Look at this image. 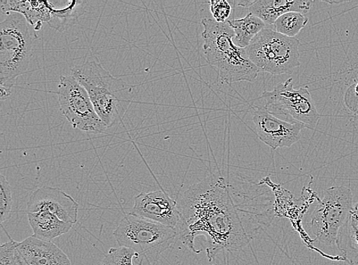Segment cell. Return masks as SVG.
<instances>
[{
    "instance_id": "obj_12",
    "label": "cell",
    "mask_w": 358,
    "mask_h": 265,
    "mask_svg": "<svg viewBox=\"0 0 358 265\" xmlns=\"http://www.w3.org/2000/svg\"><path fill=\"white\" fill-rule=\"evenodd\" d=\"M79 203L64 190L43 186L35 190L27 203V213L48 211L60 220L75 224L78 218Z\"/></svg>"
},
{
    "instance_id": "obj_26",
    "label": "cell",
    "mask_w": 358,
    "mask_h": 265,
    "mask_svg": "<svg viewBox=\"0 0 358 265\" xmlns=\"http://www.w3.org/2000/svg\"><path fill=\"white\" fill-rule=\"evenodd\" d=\"M352 214V216L358 221V202L354 204Z\"/></svg>"
},
{
    "instance_id": "obj_4",
    "label": "cell",
    "mask_w": 358,
    "mask_h": 265,
    "mask_svg": "<svg viewBox=\"0 0 358 265\" xmlns=\"http://www.w3.org/2000/svg\"><path fill=\"white\" fill-rule=\"evenodd\" d=\"M6 15L0 23V85L13 87L29 68L38 35L22 15Z\"/></svg>"
},
{
    "instance_id": "obj_18",
    "label": "cell",
    "mask_w": 358,
    "mask_h": 265,
    "mask_svg": "<svg viewBox=\"0 0 358 265\" xmlns=\"http://www.w3.org/2000/svg\"><path fill=\"white\" fill-rule=\"evenodd\" d=\"M228 22L235 32L233 41L241 48H248L255 37L266 27V24L260 18L251 13H248L244 18L231 20Z\"/></svg>"
},
{
    "instance_id": "obj_9",
    "label": "cell",
    "mask_w": 358,
    "mask_h": 265,
    "mask_svg": "<svg viewBox=\"0 0 358 265\" xmlns=\"http://www.w3.org/2000/svg\"><path fill=\"white\" fill-rule=\"evenodd\" d=\"M61 110L73 128L91 134L108 128L99 117L87 91L73 76H61L57 92Z\"/></svg>"
},
{
    "instance_id": "obj_7",
    "label": "cell",
    "mask_w": 358,
    "mask_h": 265,
    "mask_svg": "<svg viewBox=\"0 0 358 265\" xmlns=\"http://www.w3.org/2000/svg\"><path fill=\"white\" fill-rule=\"evenodd\" d=\"M353 206L351 189L336 186L327 189L310 217V234L315 241L336 245L339 230L351 216Z\"/></svg>"
},
{
    "instance_id": "obj_20",
    "label": "cell",
    "mask_w": 358,
    "mask_h": 265,
    "mask_svg": "<svg viewBox=\"0 0 358 265\" xmlns=\"http://www.w3.org/2000/svg\"><path fill=\"white\" fill-rule=\"evenodd\" d=\"M309 19L304 14L290 12L280 16L273 24L274 30L289 38H295L305 28Z\"/></svg>"
},
{
    "instance_id": "obj_6",
    "label": "cell",
    "mask_w": 358,
    "mask_h": 265,
    "mask_svg": "<svg viewBox=\"0 0 358 265\" xmlns=\"http://www.w3.org/2000/svg\"><path fill=\"white\" fill-rule=\"evenodd\" d=\"M299 41L280 34L275 30L264 29L246 48L250 60L259 72L273 76L290 74L301 66Z\"/></svg>"
},
{
    "instance_id": "obj_3",
    "label": "cell",
    "mask_w": 358,
    "mask_h": 265,
    "mask_svg": "<svg viewBox=\"0 0 358 265\" xmlns=\"http://www.w3.org/2000/svg\"><path fill=\"white\" fill-rule=\"evenodd\" d=\"M203 51L208 64L217 71L222 84L240 81L255 82L259 71L250 60L246 48L235 45V32L228 22L202 20Z\"/></svg>"
},
{
    "instance_id": "obj_25",
    "label": "cell",
    "mask_w": 358,
    "mask_h": 265,
    "mask_svg": "<svg viewBox=\"0 0 358 265\" xmlns=\"http://www.w3.org/2000/svg\"><path fill=\"white\" fill-rule=\"evenodd\" d=\"M11 94V86L0 85V99H1L2 101H6V99L9 97Z\"/></svg>"
},
{
    "instance_id": "obj_2",
    "label": "cell",
    "mask_w": 358,
    "mask_h": 265,
    "mask_svg": "<svg viewBox=\"0 0 358 265\" xmlns=\"http://www.w3.org/2000/svg\"><path fill=\"white\" fill-rule=\"evenodd\" d=\"M71 76L87 91L99 117L108 129L122 120L132 103V85L112 76L96 59L74 66Z\"/></svg>"
},
{
    "instance_id": "obj_24",
    "label": "cell",
    "mask_w": 358,
    "mask_h": 265,
    "mask_svg": "<svg viewBox=\"0 0 358 265\" xmlns=\"http://www.w3.org/2000/svg\"><path fill=\"white\" fill-rule=\"evenodd\" d=\"M210 5V11L215 22L222 23L229 21L232 12V6L226 0H212L208 2Z\"/></svg>"
},
{
    "instance_id": "obj_22",
    "label": "cell",
    "mask_w": 358,
    "mask_h": 265,
    "mask_svg": "<svg viewBox=\"0 0 358 265\" xmlns=\"http://www.w3.org/2000/svg\"><path fill=\"white\" fill-rule=\"evenodd\" d=\"M13 193L11 186L6 178L0 176V220H10L13 209Z\"/></svg>"
},
{
    "instance_id": "obj_10",
    "label": "cell",
    "mask_w": 358,
    "mask_h": 265,
    "mask_svg": "<svg viewBox=\"0 0 358 265\" xmlns=\"http://www.w3.org/2000/svg\"><path fill=\"white\" fill-rule=\"evenodd\" d=\"M252 108L257 135L273 150L294 145L301 138L302 130L306 129L303 124L287 122L275 117L262 106L253 105Z\"/></svg>"
},
{
    "instance_id": "obj_17",
    "label": "cell",
    "mask_w": 358,
    "mask_h": 265,
    "mask_svg": "<svg viewBox=\"0 0 358 265\" xmlns=\"http://www.w3.org/2000/svg\"><path fill=\"white\" fill-rule=\"evenodd\" d=\"M336 246L347 263L358 265V221L352 214L340 229Z\"/></svg>"
},
{
    "instance_id": "obj_23",
    "label": "cell",
    "mask_w": 358,
    "mask_h": 265,
    "mask_svg": "<svg viewBox=\"0 0 358 265\" xmlns=\"http://www.w3.org/2000/svg\"><path fill=\"white\" fill-rule=\"evenodd\" d=\"M18 242L10 241L3 243L0 247V265H28L20 255Z\"/></svg>"
},
{
    "instance_id": "obj_1",
    "label": "cell",
    "mask_w": 358,
    "mask_h": 265,
    "mask_svg": "<svg viewBox=\"0 0 358 265\" xmlns=\"http://www.w3.org/2000/svg\"><path fill=\"white\" fill-rule=\"evenodd\" d=\"M229 187L222 177L212 176L191 186L177 201L178 238L189 250L199 253L195 239L203 236L210 262L222 252L241 250L250 241Z\"/></svg>"
},
{
    "instance_id": "obj_5",
    "label": "cell",
    "mask_w": 358,
    "mask_h": 265,
    "mask_svg": "<svg viewBox=\"0 0 358 265\" xmlns=\"http://www.w3.org/2000/svg\"><path fill=\"white\" fill-rule=\"evenodd\" d=\"M120 246L136 252L141 263L155 264L178 238L176 229L135 216L124 215L113 233Z\"/></svg>"
},
{
    "instance_id": "obj_27",
    "label": "cell",
    "mask_w": 358,
    "mask_h": 265,
    "mask_svg": "<svg viewBox=\"0 0 358 265\" xmlns=\"http://www.w3.org/2000/svg\"><path fill=\"white\" fill-rule=\"evenodd\" d=\"M355 92L356 95L358 96V83L355 87Z\"/></svg>"
},
{
    "instance_id": "obj_11",
    "label": "cell",
    "mask_w": 358,
    "mask_h": 265,
    "mask_svg": "<svg viewBox=\"0 0 358 265\" xmlns=\"http://www.w3.org/2000/svg\"><path fill=\"white\" fill-rule=\"evenodd\" d=\"M130 213L173 229L180 220L178 202L164 190L137 195Z\"/></svg>"
},
{
    "instance_id": "obj_19",
    "label": "cell",
    "mask_w": 358,
    "mask_h": 265,
    "mask_svg": "<svg viewBox=\"0 0 358 265\" xmlns=\"http://www.w3.org/2000/svg\"><path fill=\"white\" fill-rule=\"evenodd\" d=\"M86 2L71 1L62 9L52 11V18L48 26L58 31H64L66 28L73 26L83 14L86 12Z\"/></svg>"
},
{
    "instance_id": "obj_15",
    "label": "cell",
    "mask_w": 358,
    "mask_h": 265,
    "mask_svg": "<svg viewBox=\"0 0 358 265\" xmlns=\"http://www.w3.org/2000/svg\"><path fill=\"white\" fill-rule=\"evenodd\" d=\"M54 5L48 1H16L0 0V9L3 14L17 13L24 16L35 31H40L44 22L52 18Z\"/></svg>"
},
{
    "instance_id": "obj_13",
    "label": "cell",
    "mask_w": 358,
    "mask_h": 265,
    "mask_svg": "<svg viewBox=\"0 0 358 265\" xmlns=\"http://www.w3.org/2000/svg\"><path fill=\"white\" fill-rule=\"evenodd\" d=\"M313 3L303 0H245L238 2V6L245 8L265 24L273 26L281 15L287 13H309Z\"/></svg>"
},
{
    "instance_id": "obj_21",
    "label": "cell",
    "mask_w": 358,
    "mask_h": 265,
    "mask_svg": "<svg viewBox=\"0 0 358 265\" xmlns=\"http://www.w3.org/2000/svg\"><path fill=\"white\" fill-rule=\"evenodd\" d=\"M138 255L126 247L112 248L105 256L101 265H134Z\"/></svg>"
},
{
    "instance_id": "obj_14",
    "label": "cell",
    "mask_w": 358,
    "mask_h": 265,
    "mask_svg": "<svg viewBox=\"0 0 358 265\" xmlns=\"http://www.w3.org/2000/svg\"><path fill=\"white\" fill-rule=\"evenodd\" d=\"M17 248L28 265H72L59 247L33 236L18 243Z\"/></svg>"
},
{
    "instance_id": "obj_16",
    "label": "cell",
    "mask_w": 358,
    "mask_h": 265,
    "mask_svg": "<svg viewBox=\"0 0 358 265\" xmlns=\"http://www.w3.org/2000/svg\"><path fill=\"white\" fill-rule=\"evenodd\" d=\"M27 214L33 236L44 241L52 242L54 238L69 233L73 226L72 223L64 222L48 211Z\"/></svg>"
},
{
    "instance_id": "obj_8",
    "label": "cell",
    "mask_w": 358,
    "mask_h": 265,
    "mask_svg": "<svg viewBox=\"0 0 358 265\" xmlns=\"http://www.w3.org/2000/svg\"><path fill=\"white\" fill-rule=\"evenodd\" d=\"M293 78L277 85L271 91H264L260 99L263 107L275 117L290 122L303 124L307 129H315L321 115L316 109L308 87H294Z\"/></svg>"
}]
</instances>
